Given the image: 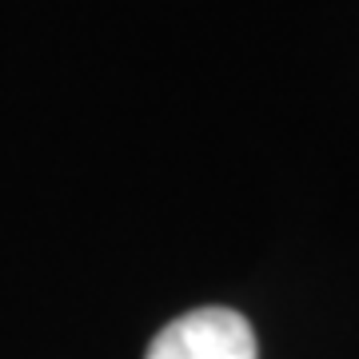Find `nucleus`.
I'll use <instances>...</instances> for the list:
<instances>
[{
  "mask_svg": "<svg viewBox=\"0 0 359 359\" xmlns=\"http://www.w3.org/2000/svg\"><path fill=\"white\" fill-rule=\"evenodd\" d=\"M148 359H259V347L240 311L196 308L156 335Z\"/></svg>",
  "mask_w": 359,
  "mask_h": 359,
  "instance_id": "f257e3e1",
  "label": "nucleus"
}]
</instances>
